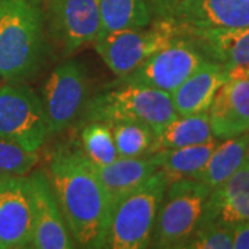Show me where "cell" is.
Returning a JSON list of instances; mask_svg holds the SVG:
<instances>
[{"label": "cell", "mask_w": 249, "mask_h": 249, "mask_svg": "<svg viewBox=\"0 0 249 249\" xmlns=\"http://www.w3.org/2000/svg\"><path fill=\"white\" fill-rule=\"evenodd\" d=\"M47 178L75 245L106 248L112 204L90 160L79 151L60 150Z\"/></svg>", "instance_id": "6da1fadb"}, {"label": "cell", "mask_w": 249, "mask_h": 249, "mask_svg": "<svg viewBox=\"0 0 249 249\" xmlns=\"http://www.w3.org/2000/svg\"><path fill=\"white\" fill-rule=\"evenodd\" d=\"M43 14L35 0H0V79L21 82L43 57Z\"/></svg>", "instance_id": "7a4b0ae2"}, {"label": "cell", "mask_w": 249, "mask_h": 249, "mask_svg": "<svg viewBox=\"0 0 249 249\" xmlns=\"http://www.w3.org/2000/svg\"><path fill=\"white\" fill-rule=\"evenodd\" d=\"M169 178L158 169L112 205L106 248L142 249L151 245L154 226Z\"/></svg>", "instance_id": "3957f363"}, {"label": "cell", "mask_w": 249, "mask_h": 249, "mask_svg": "<svg viewBox=\"0 0 249 249\" xmlns=\"http://www.w3.org/2000/svg\"><path fill=\"white\" fill-rule=\"evenodd\" d=\"M86 122L130 121L148 124L152 130L175 119L169 93L142 85L122 83L119 88L106 90L88 101L85 107Z\"/></svg>", "instance_id": "277c9868"}, {"label": "cell", "mask_w": 249, "mask_h": 249, "mask_svg": "<svg viewBox=\"0 0 249 249\" xmlns=\"http://www.w3.org/2000/svg\"><path fill=\"white\" fill-rule=\"evenodd\" d=\"M211 188L196 178L169 181L160 202L150 247L183 248L196 231Z\"/></svg>", "instance_id": "5b68a950"}, {"label": "cell", "mask_w": 249, "mask_h": 249, "mask_svg": "<svg viewBox=\"0 0 249 249\" xmlns=\"http://www.w3.org/2000/svg\"><path fill=\"white\" fill-rule=\"evenodd\" d=\"M178 35L181 34L172 21L154 18L148 27L111 32L100 36L93 45L108 68L124 79Z\"/></svg>", "instance_id": "8992f818"}, {"label": "cell", "mask_w": 249, "mask_h": 249, "mask_svg": "<svg viewBox=\"0 0 249 249\" xmlns=\"http://www.w3.org/2000/svg\"><path fill=\"white\" fill-rule=\"evenodd\" d=\"M0 136L39 152L49 136L40 97L21 82L0 85Z\"/></svg>", "instance_id": "52a82bcc"}, {"label": "cell", "mask_w": 249, "mask_h": 249, "mask_svg": "<svg viewBox=\"0 0 249 249\" xmlns=\"http://www.w3.org/2000/svg\"><path fill=\"white\" fill-rule=\"evenodd\" d=\"M209 61L196 42L187 35H178L169 45L121 80V83L142 85L172 94L184 80Z\"/></svg>", "instance_id": "ba28073f"}, {"label": "cell", "mask_w": 249, "mask_h": 249, "mask_svg": "<svg viewBox=\"0 0 249 249\" xmlns=\"http://www.w3.org/2000/svg\"><path fill=\"white\" fill-rule=\"evenodd\" d=\"M40 100L49 134L70 127L88 104V75L83 65L68 60L54 68L42 88Z\"/></svg>", "instance_id": "9c48e42d"}, {"label": "cell", "mask_w": 249, "mask_h": 249, "mask_svg": "<svg viewBox=\"0 0 249 249\" xmlns=\"http://www.w3.org/2000/svg\"><path fill=\"white\" fill-rule=\"evenodd\" d=\"M49 28L65 54L94 43L101 29L98 0H49Z\"/></svg>", "instance_id": "30bf717a"}, {"label": "cell", "mask_w": 249, "mask_h": 249, "mask_svg": "<svg viewBox=\"0 0 249 249\" xmlns=\"http://www.w3.org/2000/svg\"><path fill=\"white\" fill-rule=\"evenodd\" d=\"M28 178L32 199V241L31 248H76L62 217L53 188L45 172L36 170Z\"/></svg>", "instance_id": "8fae6325"}, {"label": "cell", "mask_w": 249, "mask_h": 249, "mask_svg": "<svg viewBox=\"0 0 249 249\" xmlns=\"http://www.w3.org/2000/svg\"><path fill=\"white\" fill-rule=\"evenodd\" d=\"M180 34L249 25V0H184L168 18Z\"/></svg>", "instance_id": "7c38bea8"}, {"label": "cell", "mask_w": 249, "mask_h": 249, "mask_svg": "<svg viewBox=\"0 0 249 249\" xmlns=\"http://www.w3.org/2000/svg\"><path fill=\"white\" fill-rule=\"evenodd\" d=\"M32 229L28 178L0 180V249L31 248Z\"/></svg>", "instance_id": "4fadbf2b"}, {"label": "cell", "mask_w": 249, "mask_h": 249, "mask_svg": "<svg viewBox=\"0 0 249 249\" xmlns=\"http://www.w3.org/2000/svg\"><path fill=\"white\" fill-rule=\"evenodd\" d=\"M247 222H249V158L226 181L211 190L199 224H220L234 229Z\"/></svg>", "instance_id": "5bb4252c"}, {"label": "cell", "mask_w": 249, "mask_h": 249, "mask_svg": "<svg viewBox=\"0 0 249 249\" xmlns=\"http://www.w3.org/2000/svg\"><path fill=\"white\" fill-rule=\"evenodd\" d=\"M216 139L226 140L249 132V79L229 78L208 109Z\"/></svg>", "instance_id": "9a60e30c"}, {"label": "cell", "mask_w": 249, "mask_h": 249, "mask_svg": "<svg viewBox=\"0 0 249 249\" xmlns=\"http://www.w3.org/2000/svg\"><path fill=\"white\" fill-rule=\"evenodd\" d=\"M227 79L224 67L211 60L205 62L170 94L176 114L187 116L208 112L214 94Z\"/></svg>", "instance_id": "2e32d148"}, {"label": "cell", "mask_w": 249, "mask_h": 249, "mask_svg": "<svg viewBox=\"0 0 249 249\" xmlns=\"http://www.w3.org/2000/svg\"><path fill=\"white\" fill-rule=\"evenodd\" d=\"M208 60L226 70L249 64V25L188 34Z\"/></svg>", "instance_id": "e0dca14e"}, {"label": "cell", "mask_w": 249, "mask_h": 249, "mask_svg": "<svg viewBox=\"0 0 249 249\" xmlns=\"http://www.w3.org/2000/svg\"><path fill=\"white\" fill-rule=\"evenodd\" d=\"M91 163V162H90ZM97 178L107 190L111 204L114 205L126 194L133 191L136 187L144 183L147 178L155 173L158 168L154 163L151 155L139 158H122L118 157L115 160L107 165H93Z\"/></svg>", "instance_id": "ac0fdd59"}, {"label": "cell", "mask_w": 249, "mask_h": 249, "mask_svg": "<svg viewBox=\"0 0 249 249\" xmlns=\"http://www.w3.org/2000/svg\"><path fill=\"white\" fill-rule=\"evenodd\" d=\"M249 158V132L220 140L214 147L208 162L191 178L204 183L211 190L222 184L240 169Z\"/></svg>", "instance_id": "d6986e66"}, {"label": "cell", "mask_w": 249, "mask_h": 249, "mask_svg": "<svg viewBox=\"0 0 249 249\" xmlns=\"http://www.w3.org/2000/svg\"><path fill=\"white\" fill-rule=\"evenodd\" d=\"M213 137L208 112L187 116L178 115L170 122L154 130L152 152L202 144Z\"/></svg>", "instance_id": "ffe728a7"}, {"label": "cell", "mask_w": 249, "mask_h": 249, "mask_svg": "<svg viewBox=\"0 0 249 249\" xmlns=\"http://www.w3.org/2000/svg\"><path fill=\"white\" fill-rule=\"evenodd\" d=\"M219 142V139L213 137L202 144L160 150L152 152L151 158L157 168L165 172L169 181L183 178H191L204 168Z\"/></svg>", "instance_id": "44dd1931"}, {"label": "cell", "mask_w": 249, "mask_h": 249, "mask_svg": "<svg viewBox=\"0 0 249 249\" xmlns=\"http://www.w3.org/2000/svg\"><path fill=\"white\" fill-rule=\"evenodd\" d=\"M98 6L101 19L100 36L145 28L154 21L148 0H98Z\"/></svg>", "instance_id": "7402d4cb"}, {"label": "cell", "mask_w": 249, "mask_h": 249, "mask_svg": "<svg viewBox=\"0 0 249 249\" xmlns=\"http://www.w3.org/2000/svg\"><path fill=\"white\" fill-rule=\"evenodd\" d=\"M118 155L122 158H139L152 154L154 130L148 124L130 121L109 122Z\"/></svg>", "instance_id": "603a6c76"}, {"label": "cell", "mask_w": 249, "mask_h": 249, "mask_svg": "<svg viewBox=\"0 0 249 249\" xmlns=\"http://www.w3.org/2000/svg\"><path fill=\"white\" fill-rule=\"evenodd\" d=\"M80 139L82 154L93 165H107L119 157L111 126L107 122H88L82 130Z\"/></svg>", "instance_id": "cb8c5ba5"}, {"label": "cell", "mask_w": 249, "mask_h": 249, "mask_svg": "<svg viewBox=\"0 0 249 249\" xmlns=\"http://www.w3.org/2000/svg\"><path fill=\"white\" fill-rule=\"evenodd\" d=\"M37 160V152L28 151L17 142L0 136V180L27 176Z\"/></svg>", "instance_id": "d4e9b609"}, {"label": "cell", "mask_w": 249, "mask_h": 249, "mask_svg": "<svg viewBox=\"0 0 249 249\" xmlns=\"http://www.w3.org/2000/svg\"><path fill=\"white\" fill-rule=\"evenodd\" d=\"M183 248L231 249L232 229L220 224H199Z\"/></svg>", "instance_id": "484cf974"}, {"label": "cell", "mask_w": 249, "mask_h": 249, "mask_svg": "<svg viewBox=\"0 0 249 249\" xmlns=\"http://www.w3.org/2000/svg\"><path fill=\"white\" fill-rule=\"evenodd\" d=\"M184 0H148L154 18H168Z\"/></svg>", "instance_id": "4316f807"}, {"label": "cell", "mask_w": 249, "mask_h": 249, "mask_svg": "<svg viewBox=\"0 0 249 249\" xmlns=\"http://www.w3.org/2000/svg\"><path fill=\"white\" fill-rule=\"evenodd\" d=\"M232 248L249 249V222L232 229Z\"/></svg>", "instance_id": "83f0119b"}, {"label": "cell", "mask_w": 249, "mask_h": 249, "mask_svg": "<svg viewBox=\"0 0 249 249\" xmlns=\"http://www.w3.org/2000/svg\"><path fill=\"white\" fill-rule=\"evenodd\" d=\"M227 76L229 78H244L249 79V64L244 67H234L231 70H227Z\"/></svg>", "instance_id": "f1b7e54d"}]
</instances>
